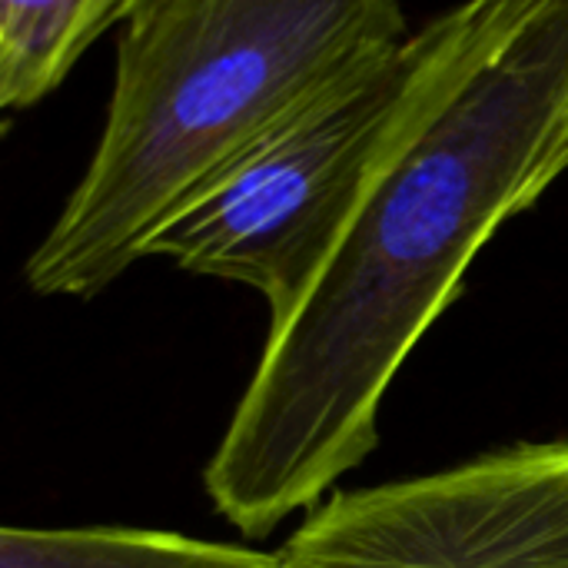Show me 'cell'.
<instances>
[{
  "label": "cell",
  "instance_id": "1",
  "mask_svg": "<svg viewBox=\"0 0 568 568\" xmlns=\"http://www.w3.org/2000/svg\"><path fill=\"white\" fill-rule=\"evenodd\" d=\"M568 170V0H463L336 246L270 326L203 486L246 536L379 443L399 369L486 243Z\"/></svg>",
  "mask_w": 568,
  "mask_h": 568
},
{
  "label": "cell",
  "instance_id": "2",
  "mask_svg": "<svg viewBox=\"0 0 568 568\" xmlns=\"http://www.w3.org/2000/svg\"><path fill=\"white\" fill-rule=\"evenodd\" d=\"M409 33L399 0H143L93 156L30 253L27 286L103 293L260 143Z\"/></svg>",
  "mask_w": 568,
  "mask_h": 568
},
{
  "label": "cell",
  "instance_id": "3",
  "mask_svg": "<svg viewBox=\"0 0 568 568\" xmlns=\"http://www.w3.org/2000/svg\"><path fill=\"white\" fill-rule=\"evenodd\" d=\"M439 43L443 13L343 77L163 226L146 260L240 283L280 323L336 246Z\"/></svg>",
  "mask_w": 568,
  "mask_h": 568
},
{
  "label": "cell",
  "instance_id": "4",
  "mask_svg": "<svg viewBox=\"0 0 568 568\" xmlns=\"http://www.w3.org/2000/svg\"><path fill=\"white\" fill-rule=\"evenodd\" d=\"M276 568H568V439L336 493Z\"/></svg>",
  "mask_w": 568,
  "mask_h": 568
},
{
  "label": "cell",
  "instance_id": "5",
  "mask_svg": "<svg viewBox=\"0 0 568 568\" xmlns=\"http://www.w3.org/2000/svg\"><path fill=\"white\" fill-rule=\"evenodd\" d=\"M276 552L156 529L7 526L0 532V568H276Z\"/></svg>",
  "mask_w": 568,
  "mask_h": 568
},
{
  "label": "cell",
  "instance_id": "6",
  "mask_svg": "<svg viewBox=\"0 0 568 568\" xmlns=\"http://www.w3.org/2000/svg\"><path fill=\"white\" fill-rule=\"evenodd\" d=\"M87 50L80 0H0V106L40 103Z\"/></svg>",
  "mask_w": 568,
  "mask_h": 568
},
{
  "label": "cell",
  "instance_id": "7",
  "mask_svg": "<svg viewBox=\"0 0 568 568\" xmlns=\"http://www.w3.org/2000/svg\"><path fill=\"white\" fill-rule=\"evenodd\" d=\"M143 0H80V17H83V37H87V43H93L106 27L126 23L130 13Z\"/></svg>",
  "mask_w": 568,
  "mask_h": 568
}]
</instances>
